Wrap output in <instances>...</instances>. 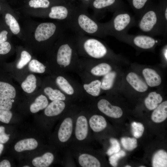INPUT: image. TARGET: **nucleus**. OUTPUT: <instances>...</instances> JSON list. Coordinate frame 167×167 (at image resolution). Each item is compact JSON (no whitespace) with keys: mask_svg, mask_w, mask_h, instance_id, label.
<instances>
[{"mask_svg":"<svg viewBox=\"0 0 167 167\" xmlns=\"http://www.w3.org/2000/svg\"><path fill=\"white\" fill-rule=\"evenodd\" d=\"M66 24L68 28L76 34L102 38L108 36L103 23L90 15L85 7H75L70 19Z\"/></svg>","mask_w":167,"mask_h":167,"instance_id":"nucleus-1","label":"nucleus"},{"mask_svg":"<svg viewBox=\"0 0 167 167\" xmlns=\"http://www.w3.org/2000/svg\"><path fill=\"white\" fill-rule=\"evenodd\" d=\"M136 23L140 31L145 34L153 36L166 34L167 16L162 10H144Z\"/></svg>","mask_w":167,"mask_h":167,"instance_id":"nucleus-2","label":"nucleus"},{"mask_svg":"<svg viewBox=\"0 0 167 167\" xmlns=\"http://www.w3.org/2000/svg\"><path fill=\"white\" fill-rule=\"evenodd\" d=\"M108 35L114 36L127 33L128 30L136 24L135 17L126 11L117 10L111 19L103 23Z\"/></svg>","mask_w":167,"mask_h":167,"instance_id":"nucleus-3","label":"nucleus"},{"mask_svg":"<svg viewBox=\"0 0 167 167\" xmlns=\"http://www.w3.org/2000/svg\"><path fill=\"white\" fill-rule=\"evenodd\" d=\"M75 40L76 44L82 47L86 54L92 58H102L108 54L106 46L98 39L76 34Z\"/></svg>","mask_w":167,"mask_h":167,"instance_id":"nucleus-4","label":"nucleus"},{"mask_svg":"<svg viewBox=\"0 0 167 167\" xmlns=\"http://www.w3.org/2000/svg\"><path fill=\"white\" fill-rule=\"evenodd\" d=\"M113 37L120 41L131 43L135 46L144 49L153 48L159 41L153 36L146 34L130 35L127 33L118 34Z\"/></svg>","mask_w":167,"mask_h":167,"instance_id":"nucleus-5","label":"nucleus"},{"mask_svg":"<svg viewBox=\"0 0 167 167\" xmlns=\"http://www.w3.org/2000/svg\"><path fill=\"white\" fill-rule=\"evenodd\" d=\"M58 49L56 61L58 64L65 67L70 64L74 54L73 44L75 41V36H66Z\"/></svg>","mask_w":167,"mask_h":167,"instance_id":"nucleus-6","label":"nucleus"},{"mask_svg":"<svg viewBox=\"0 0 167 167\" xmlns=\"http://www.w3.org/2000/svg\"><path fill=\"white\" fill-rule=\"evenodd\" d=\"M75 7L67 3L53 6L50 8L48 16L51 19L64 21L66 24L70 19Z\"/></svg>","mask_w":167,"mask_h":167,"instance_id":"nucleus-7","label":"nucleus"},{"mask_svg":"<svg viewBox=\"0 0 167 167\" xmlns=\"http://www.w3.org/2000/svg\"><path fill=\"white\" fill-rule=\"evenodd\" d=\"M57 29L56 25L53 23H42L37 26L36 30L35 38L39 42L46 41L54 36Z\"/></svg>","mask_w":167,"mask_h":167,"instance_id":"nucleus-8","label":"nucleus"},{"mask_svg":"<svg viewBox=\"0 0 167 167\" xmlns=\"http://www.w3.org/2000/svg\"><path fill=\"white\" fill-rule=\"evenodd\" d=\"M97 107L101 112L111 118H119L123 114L122 110L120 107L112 105L105 99H102L98 101Z\"/></svg>","mask_w":167,"mask_h":167,"instance_id":"nucleus-9","label":"nucleus"},{"mask_svg":"<svg viewBox=\"0 0 167 167\" xmlns=\"http://www.w3.org/2000/svg\"><path fill=\"white\" fill-rule=\"evenodd\" d=\"M116 0H93L90 3L94 11V17L103 16L107 10L110 11V8L115 3ZM112 11V10H111Z\"/></svg>","mask_w":167,"mask_h":167,"instance_id":"nucleus-10","label":"nucleus"},{"mask_svg":"<svg viewBox=\"0 0 167 167\" xmlns=\"http://www.w3.org/2000/svg\"><path fill=\"white\" fill-rule=\"evenodd\" d=\"M73 122L71 118H66L60 125L58 132V137L61 142L67 141L70 137L72 131Z\"/></svg>","mask_w":167,"mask_h":167,"instance_id":"nucleus-11","label":"nucleus"},{"mask_svg":"<svg viewBox=\"0 0 167 167\" xmlns=\"http://www.w3.org/2000/svg\"><path fill=\"white\" fill-rule=\"evenodd\" d=\"M126 80L133 88L138 92H144L148 89L147 84L134 72L129 73L126 76Z\"/></svg>","mask_w":167,"mask_h":167,"instance_id":"nucleus-12","label":"nucleus"},{"mask_svg":"<svg viewBox=\"0 0 167 167\" xmlns=\"http://www.w3.org/2000/svg\"><path fill=\"white\" fill-rule=\"evenodd\" d=\"M88 131V121L86 118L84 116L79 117L76 121L75 129V135L79 140L85 139Z\"/></svg>","mask_w":167,"mask_h":167,"instance_id":"nucleus-13","label":"nucleus"},{"mask_svg":"<svg viewBox=\"0 0 167 167\" xmlns=\"http://www.w3.org/2000/svg\"><path fill=\"white\" fill-rule=\"evenodd\" d=\"M142 74L147 84L149 86L156 87L161 84V77L154 70L151 68H146L143 70Z\"/></svg>","mask_w":167,"mask_h":167,"instance_id":"nucleus-14","label":"nucleus"},{"mask_svg":"<svg viewBox=\"0 0 167 167\" xmlns=\"http://www.w3.org/2000/svg\"><path fill=\"white\" fill-rule=\"evenodd\" d=\"M65 104L62 101L55 100L48 105L44 111L45 114L49 117L57 115L64 109Z\"/></svg>","mask_w":167,"mask_h":167,"instance_id":"nucleus-15","label":"nucleus"},{"mask_svg":"<svg viewBox=\"0 0 167 167\" xmlns=\"http://www.w3.org/2000/svg\"><path fill=\"white\" fill-rule=\"evenodd\" d=\"M154 110L151 115L152 121L157 123L163 122L167 118V101L162 102Z\"/></svg>","mask_w":167,"mask_h":167,"instance_id":"nucleus-16","label":"nucleus"},{"mask_svg":"<svg viewBox=\"0 0 167 167\" xmlns=\"http://www.w3.org/2000/svg\"><path fill=\"white\" fill-rule=\"evenodd\" d=\"M38 145V142L35 139L28 138L19 141L15 145L14 148L16 152H20L33 150L37 147Z\"/></svg>","mask_w":167,"mask_h":167,"instance_id":"nucleus-17","label":"nucleus"},{"mask_svg":"<svg viewBox=\"0 0 167 167\" xmlns=\"http://www.w3.org/2000/svg\"><path fill=\"white\" fill-rule=\"evenodd\" d=\"M89 124L92 129L95 132L101 131L107 126V122L105 118L98 115H94L90 118Z\"/></svg>","mask_w":167,"mask_h":167,"instance_id":"nucleus-18","label":"nucleus"},{"mask_svg":"<svg viewBox=\"0 0 167 167\" xmlns=\"http://www.w3.org/2000/svg\"><path fill=\"white\" fill-rule=\"evenodd\" d=\"M79 162L83 167H100L99 161L94 156L88 154H83L79 157Z\"/></svg>","mask_w":167,"mask_h":167,"instance_id":"nucleus-19","label":"nucleus"},{"mask_svg":"<svg viewBox=\"0 0 167 167\" xmlns=\"http://www.w3.org/2000/svg\"><path fill=\"white\" fill-rule=\"evenodd\" d=\"M162 100V98L160 94L156 92H150L145 99L144 103L148 109L153 110L161 102Z\"/></svg>","mask_w":167,"mask_h":167,"instance_id":"nucleus-20","label":"nucleus"},{"mask_svg":"<svg viewBox=\"0 0 167 167\" xmlns=\"http://www.w3.org/2000/svg\"><path fill=\"white\" fill-rule=\"evenodd\" d=\"M54 156L50 152L45 153L42 156L36 157L32 161V165L36 167H47L52 163Z\"/></svg>","mask_w":167,"mask_h":167,"instance_id":"nucleus-21","label":"nucleus"},{"mask_svg":"<svg viewBox=\"0 0 167 167\" xmlns=\"http://www.w3.org/2000/svg\"><path fill=\"white\" fill-rule=\"evenodd\" d=\"M153 167H167V153L163 150H160L154 155L152 158Z\"/></svg>","mask_w":167,"mask_h":167,"instance_id":"nucleus-22","label":"nucleus"},{"mask_svg":"<svg viewBox=\"0 0 167 167\" xmlns=\"http://www.w3.org/2000/svg\"><path fill=\"white\" fill-rule=\"evenodd\" d=\"M47 98L44 95L41 94L38 96L34 102L30 107V111L33 113H36L40 110L45 109L48 105Z\"/></svg>","mask_w":167,"mask_h":167,"instance_id":"nucleus-23","label":"nucleus"},{"mask_svg":"<svg viewBox=\"0 0 167 167\" xmlns=\"http://www.w3.org/2000/svg\"><path fill=\"white\" fill-rule=\"evenodd\" d=\"M21 87L23 90L28 93H32L36 87V79L34 75L30 74L22 82Z\"/></svg>","mask_w":167,"mask_h":167,"instance_id":"nucleus-24","label":"nucleus"},{"mask_svg":"<svg viewBox=\"0 0 167 167\" xmlns=\"http://www.w3.org/2000/svg\"><path fill=\"white\" fill-rule=\"evenodd\" d=\"M101 82L98 80L92 81L88 84H85L83 87L85 91L92 96H97L100 93Z\"/></svg>","mask_w":167,"mask_h":167,"instance_id":"nucleus-25","label":"nucleus"},{"mask_svg":"<svg viewBox=\"0 0 167 167\" xmlns=\"http://www.w3.org/2000/svg\"><path fill=\"white\" fill-rule=\"evenodd\" d=\"M44 93L50 100L64 101L66 98L65 95L61 91L57 89H54L50 87H47L44 89Z\"/></svg>","mask_w":167,"mask_h":167,"instance_id":"nucleus-26","label":"nucleus"},{"mask_svg":"<svg viewBox=\"0 0 167 167\" xmlns=\"http://www.w3.org/2000/svg\"><path fill=\"white\" fill-rule=\"evenodd\" d=\"M116 76V73L114 71H110L104 75L101 82V88L105 90L110 89L113 86Z\"/></svg>","mask_w":167,"mask_h":167,"instance_id":"nucleus-27","label":"nucleus"},{"mask_svg":"<svg viewBox=\"0 0 167 167\" xmlns=\"http://www.w3.org/2000/svg\"><path fill=\"white\" fill-rule=\"evenodd\" d=\"M56 82L60 89L67 94L72 95L74 94V90L73 87L64 77L58 76L56 79Z\"/></svg>","mask_w":167,"mask_h":167,"instance_id":"nucleus-28","label":"nucleus"},{"mask_svg":"<svg viewBox=\"0 0 167 167\" xmlns=\"http://www.w3.org/2000/svg\"><path fill=\"white\" fill-rule=\"evenodd\" d=\"M111 69V67L109 64L101 63L92 68L91 70V72L95 76H104L110 71Z\"/></svg>","mask_w":167,"mask_h":167,"instance_id":"nucleus-29","label":"nucleus"},{"mask_svg":"<svg viewBox=\"0 0 167 167\" xmlns=\"http://www.w3.org/2000/svg\"><path fill=\"white\" fill-rule=\"evenodd\" d=\"M0 94L14 99L16 96V91L14 87L10 84L0 81Z\"/></svg>","mask_w":167,"mask_h":167,"instance_id":"nucleus-30","label":"nucleus"},{"mask_svg":"<svg viewBox=\"0 0 167 167\" xmlns=\"http://www.w3.org/2000/svg\"><path fill=\"white\" fill-rule=\"evenodd\" d=\"M5 22L9 26L11 32L15 34H18L20 31L19 24L15 18L11 14L7 13L5 16Z\"/></svg>","mask_w":167,"mask_h":167,"instance_id":"nucleus-31","label":"nucleus"},{"mask_svg":"<svg viewBox=\"0 0 167 167\" xmlns=\"http://www.w3.org/2000/svg\"><path fill=\"white\" fill-rule=\"evenodd\" d=\"M29 70L32 72L43 73L45 71L46 67L42 63L36 59H32L28 65Z\"/></svg>","mask_w":167,"mask_h":167,"instance_id":"nucleus-32","label":"nucleus"},{"mask_svg":"<svg viewBox=\"0 0 167 167\" xmlns=\"http://www.w3.org/2000/svg\"><path fill=\"white\" fill-rule=\"evenodd\" d=\"M121 143L123 148L129 151L133 150L137 146V140L134 138L122 137Z\"/></svg>","mask_w":167,"mask_h":167,"instance_id":"nucleus-33","label":"nucleus"},{"mask_svg":"<svg viewBox=\"0 0 167 167\" xmlns=\"http://www.w3.org/2000/svg\"><path fill=\"white\" fill-rule=\"evenodd\" d=\"M131 127L132 134L135 138L142 136L144 131V127L142 123L134 122L132 123Z\"/></svg>","mask_w":167,"mask_h":167,"instance_id":"nucleus-34","label":"nucleus"},{"mask_svg":"<svg viewBox=\"0 0 167 167\" xmlns=\"http://www.w3.org/2000/svg\"><path fill=\"white\" fill-rule=\"evenodd\" d=\"M32 57L27 51H23L21 54L20 58L17 63L16 66L18 69H22L30 61Z\"/></svg>","mask_w":167,"mask_h":167,"instance_id":"nucleus-35","label":"nucleus"},{"mask_svg":"<svg viewBox=\"0 0 167 167\" xmlns=\"http://www.w3.org/2000/svg\"><path fill=\"white\" fill-rule=\"evenodd\" d=\"M12 102L11 98L0 94V109L10 110L12 107Z\"/></svg>","mask_w":167,"mask_h":167,"instance_id":"nucleus-36","label":"nucleus"},{"mask_svg":"<svg viewBox=\"0 0 167 167\" xmlns=\"http://www.w3.org/2000/svg\"><path fill=\"white\" fill-rule=\"evenodd\" d=\"M50 4L49 0H30L28 2L29 6L34 8H48Z\"/></svg>","mask_w":167,"mask_h":167,"instance_id":"nucleus-37","label":"nucleus"},{"mask_svg":"<svg viewBox=\"0 0 167 167\" xmlns=\"http://www.w3.org/2000/svg\"><path fill=\"white\" fill-rule=\"evenodd\" d=\"M148 0H132V4L135 9L136 14L139 16L142 13L143 8Z\"/></svg>","mask_w":167,"mask_h":167,"instance_id":"nucleus-38","label":"nucleus"},{"mask_svg":"<svg viewBox=\"0 0 167 167\" xmlns=\"http://www.w3.org/2000/svg\"><path fill=\"white\" fill-rule=\"evenodd\" d=\"M111 147L108 149L107 154L109 156L118 152L120 150V146L118 140L114 138H111L110 139Z\"/></svg>","mask_w":167,"mask_h":167,"instance_id":"nucleus-39","label":"nucleus"},{"mask_svg":"<svg viewBox=\"0 0 167 167\" xmlns=\"http://www.w3.org/2000/svg\"><path fill=\"white\" fill-rule=\"evenodd\" d=\"M126 155V152L122 150L112 154L109 159L110 164L113 167H116L118 160L121 158L125 156Z\"/></svg>","mask_w":167,"mask_h":167,"instance_id":"nucleus-40","label":"nucleus"},{"mask_svg":"<svg viewBox=\"0 0 167 167\" xmlns=\"http://www.w3.org/2000/svg\"><path fill=\"white\" fill-rule=\"evenodd\" d=\"M12 116L10 110L0 109V121L8 124L9 123Z\"/></svg>","mask_w":167,"mask_h":167,"instance_id":"nucleus-41","label":"nucleus"},{"mask_svg":"<svg viewBox=\"0 0 167 167\" xmlns=\"http://www.w3.org/2000/svg\"><path fill=\"white\" fill-rule=\"evenodd\" d=\"M11 49V46L7 41L0 43V54H5L8 53Z\"/></svg>","mask_w":167,"mask_h":167,"instance_id":"nucleus-42","label":"nucleus"},{"mask_svg":"<svg viewBox=\"0 0 167 167\" xmlns=\"http://www.w3.org/2000/svg\"><path fill=\"white\" fill-rule=\"evenodd\" d=\"M5 127L0 126V143H4L9 140L10 135L6 134L5 132Z\"/></svg>","mask_w":167,"mask_h":167,"instance_id":"nucleus-43","label":"nucleus"},{"mask_svg":"<svg viewBox=\"0 0 167 167\" xmlns=\"http://www.w3.org/2000/svg\"><path fill=\"white\" fill-rule=\"evenodd\" d=\"M7 33V32L6 30H3L0 33V43L6 41Z\"/></svg>","mask_w":167,"mask_h":167,"instance_id":"nucleus-44","label":"nucleus"},{"mask_svg":"<svg viewBox=\"0 0 167 167\" xmlns=\"http://www.w3.org/2000/svg\"><path fill=\"white\" fill-rule=\"evenodd\" d=\"M11 165L9 161L4 160L0 162V167H10Z\"/></svg>","mask_w":167,"mask_h":167,"instance_id":"nucleus-45","label":"nucleus"},{"mask_svg":"<svg viewBox=\"0 0 167 167\" xmlns=\"http://www.w3.org/2000/svg\"><path fill=\"white\" fill-rule=\"evenodd\" d=\"M4 145L2 143H0V155L1 154L3 149Z\"/></svg>","mask_w":167,"mask_h":167,"instance_id":"nucleus-46","label":"nucleus"},{"mask_svg":"<svg viewBox=\"0 0 167 167\" xmlns=\"http://www.w3.org/2000/svg\"><path fill=\"white\" fill-rule=\"evenodd\" d=\"M84 2L85 3V4H90L92 1V0H81Z\"/></svg>","mask_w":167,"mask_h":167,"instance_id":"nucleus-47","label":"nucleus"},{"mask_svg":"<svg viewBox=\"0 0 167 167\" xmlns=\"http://www.w3.org/2000/svg\"><path fill=\"white\" fill-rule=\"evenodd\" d=\"M126 167H131V166L129 165H126L125 166Z\"/></svg>","mask_w":167,"mask_h":167,"instance_id":"nucleus-48","label":"nucleus"},{"mask_svg":"<svg viewBox=\"0 0 167 167\" xmlns=\"http://www.w3.org/2000/svg\"><path fill=\"white\" fill-rule=\"evenodd\" d=\"M24 167H29L30 166H28V165H25V166H23Z\"/></svg>","mask_w":167,"mask_h":167,"instance_id":"nucleus-49","label":"nucleus"},{"mask_svg":"<svg viewBox=\"0 0 167 167\" xmlns=\"http://www.w3.org/2000/svg\"><path fill=\"white\" fill-rule=\"evenodd\" d=\"M139 167H145V166H140Z\"/></svg>","mask_w":167,"mask_h":167,"instance_id":"nucleus-50","label":"nucleus"},{"mask_svg":"<svg viewBox=\"0 0 167 167\" xmlns=\"http://www.w3.org/2000/svg\"></svg>","mask_w":167,"mask_h":167,"instance_id":"nucleus-51","label":"nucleus"}]
</instances>
